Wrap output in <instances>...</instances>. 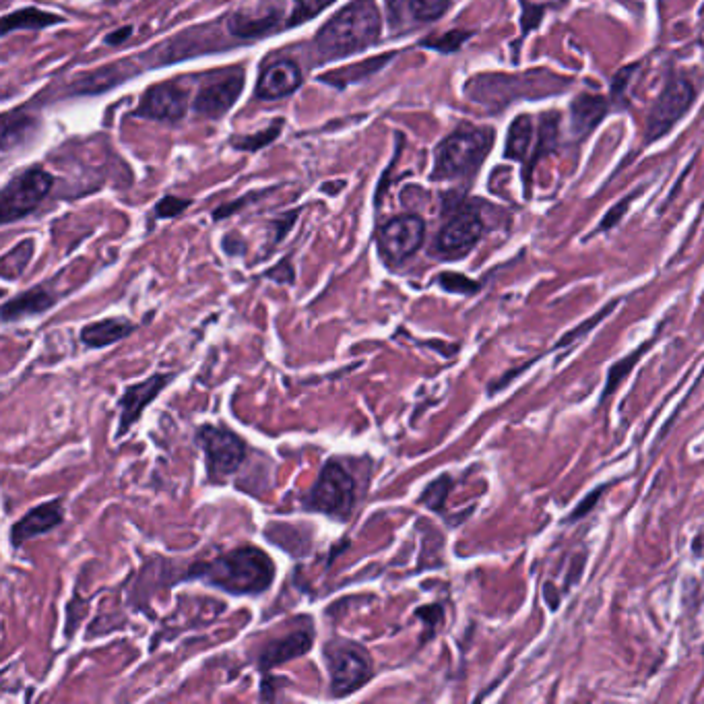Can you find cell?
<instances>
[{
    "mask_svg": "<svg viewBox=\"0 0 704 704\" xmlns=\"http://www.w3.org/2000/svg\"><path fill=\"white\" fill-rule=\"evenodd\" d=\"M302 85V69L294 60H275L256 81V95L261 100H279Z\"/></svg>",
    "mask_w": 704,
    "mask_h": 704,
    "instance_id": "16",
    "label": "cell"
},
{
    "mask_svg": "<svg viewBox=\"0 0 704 704\" xmlns=\"http://www.w3.org/2000/svg\"><path fill=\"white\" fill-rule=\"evenodd\" d=\"M599 494H601V488H599L597 492H593V494L589 496V500H583V502L579 504V508H576V510H574V515H572V519H579V517H583V515H585V512H589V510L593 508V502L597 500V496H599Z\"/></svg>",
    "mask_w": 704,
    "mask_h": 704,
    "instance_id": "37",
    "label": "cell"
},
{
    "mask_svg": "<svg viewBox=\"0 0 704 704\" xmlns=\"http://www.w3.org/2000/svg\"><path fill=\"white\" fill-rule=\"evenodd\" d=\"M451 0H409V11L418 21H436L444 15Z\"/></svg>",
    "mask_w": 704,
    "mask_h": 704,
    "instance_id": "26",
    "label": "cell"
},
{
    "mask_svg": "<svg viewBox=\"0 0 704 704\" xmlns=\"http://www.w3.org/2000/svg\"><path fill=\"white\" fill-rule=\"evenodd\" d=\"M448 490H451V477L442 475V477H438L436 482H432V484L424 490L420 502H424L430 510L440 512L442 506H444V502H446V498H448Z\"/></svg>",
    "mask_w": 704,
    "mask_h": 704,
    "instance_id": "27",
    "label": "cell"
},
{
    "mask_svg": "<svg viewBox=\"0 0 704 704\" xmlns=\"http://www.w3.org/2000/svg\"><path fill=\"white\" fill-rule=\"evenodd\" d=\"M186 579H199L230 595H261L275 581V562L271 556L254 546L236 548L209 562L192 566Z\"/></svg>",
    "mask_w": 704,
    "mask_h": 704,
    "instance_id": "1",
    "label": "cell"
},
{
    "mask_svg": "<svg viewBox=\"0 0 704 704\" xmlns=\"http://www.w3.org/2000/svg\"><path fill=\"white\" fill-rule=\"evenodd\" d=\"M471 34H467V31H451V34H444L440 38H430V40H424L422 46L426 48H434L438 52H444V54H451V52H457L465 40H469Z\"/></svg>",
    "mask_w": 704,
    "mask_h": 704,
    "instance_id": "29",
    "label": "cell"
},
{
    "mask_svg": "<svg viewBox=\"0 0 704 704\" xmlns=\"http://www.w3.org/2000/svg\"><path fill=\"white\" fill-rule=\"evenodd\" d=\"M531 139H533L531 116L521 114V116H517L515 120H512V124L508 128V139H506L504 155L508 159H515V162H521V159H525L527 153H529Z\"/></svg>",
    "mask_w": 704,
    "mask_h": 704,
    "instance_id": "21",
    "label": "cell"
},
{
    "mask_svg": "<svg viewBox=\"0 0 704 704\" xmlns=\"http://www.w3.org/2000/svg\"><path fill=\"white\" fill-rule=\"evenodd\" d=\"M269 279L277 281V283H292L294 281V269H292V263L290 261H283L279 263L275 269H271L267 273Z\"/></svg>",
    "mask_w": 704,
    "mask_h": 704,
    "instance_id": "34",
    "label": "cell"
},
{
    "mask_svg": "<svg viewBox=\"0 0 704 704\" xmlns=\"http://www.w3.org/2000/svg\"><path fill=\"white\" fill-rule=\"evenodd\" d=\"M176 372H159L153 374L151 378L131 384V387H126L124 395L118 401L120 407V420H118V430H116V438H122L128 430H131L145 411V407H149V403H153L159 393H162L168 384L176 378Z\"/></svg>",
    "mask_w": 704,
    "mask_h": 704,
    "instance_id": "11",
    "label": "cell"
},
{
    "mask_svg": "<svg viewBox=\"0 0 704 704\" xmlns=\"http://www.w3.org/2000/svg\"><path fill=\"white\" fill-rule=\"evenodd\" d=\"M62 23V17L44 13L40 9H21L3 19V36H9L15 29H44Z\"/></svg>",
    "mask_w": 704,
    "mask_h": 704,
    "instance_id": "22",
    "label": "cell"
},
{
    "mask_svg": "<svg viewBox=\"0 0 704 704\" xmlns=\"http://www.w3.org/2000/svg\"><path fill=\"white\" fill-rule=\"evenodd\" d=\"M628 205H630V199H626L622 205H618V207H614L610 213H607V219L601 223V228L603 230H607V228H612L614 226V223L618 221V215L622 217L624 215V211L628 209Z\"/></svg>",
    "mask_w": 704,
    "mask_h": 704,
    "instance_id": "35",
    "label": "cell"
},
{
    "mask_svg": "<svg viewBox=\"0 0 704 704\" xmlns=\"http://www.w3.org/2000/svg\"><path fill=\"white\" fill-rule=\"evenodd\" d=\"M131 34H133V27L126 25V27H122V29H118V31H112V34L106 38V42H108V44H122V42H126L128 38H131Z\"/></svg>",
    "mask_w": 704,
    "mask_h": 704,
    "instance_id": "36",
    "label": "cell"
},
{
    "mask_svg": "<svg viewBox=\"0 0 704 704\" xmlns=\"http://www.w3.org/2000/svg\"><path fill=\"white\" fill-rule=\"evenodd\" d=\"M197 444L205 455L211 482H223L234 475L246 459V442L226 426L205 424L197 430Z\"/></svg>",
    "mask_w": 704,
    "mask_h": 704,
    "instance_id": "6",
    "label": "cell"
},
{
    "mask_svg": "<svg viewBox=\"0 0 704 704\" xmlns=\"http://www.w3.org/2000/svg\"><path fill=\"white\" fill-rule=\"evenodd\" d=\"M605 112H607V102L601 98V95H593V93L576 95L570 106L572 135H576L579 139L587 137L601 122Z\"/></svg>",
    "mask_w": 704,
    "mask_h": 704,
    "instance_id": "19",
    "label": "cell"
},
{
    "mask_svg": "<svg viewBox=\"0 0 704 704\" xmlns=\"http://www.w3.org/2000/svg\"><path fill=\"white\" fill-rule=\"evenodd\" d=\"M186 104H188L186 89H182L176 83H157L149 91H145L135 114L151 120L176 122L184 116Z\"/></svg>",
    "mask_w": 704,
    "mask_h": 704,
    "instance_id": "14",
    "label": "cell"
},
{
    "mask_svg": "<svg viewBox=\"0 0 704 704\" xmlns=\"http://www.w3.org/2000/svg\"><path fill=\"white\" fill-rule=\"evenodd\" d=\"M312 640H314V636L310 630H294L281 638L269 640L259 655L261 671H269L277 665L304 657L312 649Z\"/></svg>",
    "mask_w": 704,
    "mask_h": 704,
    "instance_id": "17",
    "label": "cell"
},
{
    "mask_svg": "<svg viewBox=\"0 0 704 704\" xmlns=\"http://www.w3.org/2000/svg\"><path fill=\"white\" fill-rule=\"evenodd\" d=\"M62 521H64V508L60 498L42 502L40 506L25 512V515L11 527V533H9L11 546L21 548L25 541L56 529Z\"/></svg>",
    "mask_w": 704,
    "mask_h": 704,
    "instance_id": "15",
    "label": "cell"
},
{
    "mask_svg": "<svg viewBox=\"0 0 704 704\" xmlns=\"http://www.w3.org/2000/svg\"><path fill=\"white\" fill-rule=\"evenodd\" d=\"M614 306H616V304H610V306H607V308H605L603 312H599L597 316H593V318L589 320V323H583V327H579V329H576V331H572L570 335H566V337L562 339V345L570 343L572 339H576V337H579V335H581V333H585V331H591V329H593V327H595V325L599 323V320H601V318H605L607 314H610V312L614 310Z\"/></svg>",
    "mask_w": 704,
    "mask_h": 704,
    "instance_id": "33",
    "label": "cell"
},
{
    "mask_svg": "<svg viewBox=\"0 0 704 704\" xmlns=\"http://www.w3.org/2000/svg\"><path fill=\"white\" fill-rule=\"evenodd\" d=\"M190 207V201L186 199H176V197H166L157 203L155 207V215L157 217H176L182 211H186Z\"/></svg>",
    "mask_w": 704,
    "mask_h": 704,
    "instance_id": "32",
    "label": "cell"
},
{
    "mask_svg": "<svg viewBox=\"0 0 704 704\" xmlns=\"http://www.w3.org/2000/svg\"><path fill=\"white\" fill-rule=\"evenodd\" d=\"M335 0H296L290 17V25H300L323 13Z\"/></svg>",
    "mask_w": 704,
    "mask_h": 704,
    "instance_id": "28",
    "label": "cell"
},
{
    "mask_svg": "<svg viewBox=\"0 0 704 704\" xmlns=\"http://www.w3.org/2000/svg\"><path fill=\"white\" fill-rule=\"evenodd\" d=\"M438 283L444 287L446 292H457V294H473L477 292V283L467 279L461 273H442L438 277Z\"/></svg>",
    "mask_w": 704,
    "mask_h": 704,
    "instance_id": "31",
    "label": "cell"
},
{
    "mask_svg": "<svg viewBox=\"0 0 704 704\" xmlns=\"http://www.w3.org/2000/svg\"><path fill=\"white\" fill-rule=\"evenodd\" d=\"M281 128H283V118H275V120L265 128V131L256 133V135L236 137V139H232V145H234L238 151H259L261 147L273 143V141L281 135Z\"/></svg>",
    "mask_w": 704,
    "mask_h": 704,
    "instance_id": "25",
    "label": "cell"
},
{
    "mask_svg": "<svg viewBox=\"0 0 704 704\" xmlns=\"http://www.w3.org/2000/svg\"><path fill=\"white\" fill-rule=\"evenodd\" d=\"M133 331H135V323H131V320L126 318L95 320V323H89L87 327H83L81 343L91 349H102L126 339Z\"/></svg>",
    "mask_w": 704,
    "mask_h": 704,
    "instance_id": "20",
    "label": "cell"
},
{
    "mask_svg": "<svg viewBox=\"0 0 704 704\" xmlns=\"http://www.w3.org/2000/svg\"><path fill=\"white\" fill-rule=\"evenodd\" d=\"M52 176L40 168H29L15 176L0 195L3 223L17 221L34 211L52 188Z\"/></svg>",
    "mask_w": 704,
    "mask_h": 704,
    "instance_id": "7",
    "label": "cell"
},
{
    "mask_svg": "<svg viewBox=\"0 0 704 704\" xmlns=\"http://www.w3.org/2000/svg\"><path fill=\"white\" fill-rule=\"evenodd\" d=\"M694 87L684 77L671 79L647 118V141H657L674 128L694 102Z\"/></svg>",
    "mask_w": 704,
    "mask_h": 704,
    "instance_id": "9",
    "label": "cell"
},
{
    "mask_svg": "<svg viewBox=\"0 0 704 704\" xmlns=\"http://www.w3.org/2000/svg\"><path fill=\"white\" fill-rule=\"evenodd\" d=\"M494 145L492 128L479 126H461L457 131L446 137L438 149L434 159V178L438 180H455L473 174L484 164L490 149Z\"/></svg>",
    "mask_w": 704,
    "mask_h": 704,
    "instance_id": "3",
    "label": "cell"
},
{
    "mask_svg": "<svg viewBox=\"0 0 704 704\" xmlns=\"http://www.w3.org/2000/svg\"><path fill=\"white\" fill-rule=\"evenodd\" d=\"M283 0H244L230 17V34L236 38L265 36L279 27Z\"/></svg>",
    "mask_w": 704,
    "mask_h": 704,
    "instance_id": "10",
    "label": "cell"
},
{
    "mask_svg": "<svg viewBox=\"0 0 704 704\" xmlns=\"http://www.w3.org/2000/svg\"><path fill=\"white\" fill-rule=\"evenodd\" d=\"M426 238V223L418 215H401L382 226L378 248L389 265H403L418 252Z\"/></svg>",
    "mask_w": 704,
    "mask_h": 704,
    "instance_id": "8",
    "label": "cell"
},
{
    "mask_svg": "<svg viewBox=\"0 0 704 704\" xmlns=\"http://www.w3.org/2000/svg\"><path fill=\"white\" fill-rule=\"evenodd\" d=\"M244 89V73L242 69L223 71L207 83L195 100V112L207 118H221L238 102Z\"/></svg>",
    "mask_w": 704,
    "mask_h": 704,
    "instance_id": "12",
    "label": "cell"
},
{
    "mask_svg": "<svg viewBox=\"0 0 704 704\" xmlns=\"http://www.w3.org/2000/svg\"><path fill=\"white\" fill-rule=\"evenodd\" d=\"M31 256H34V240H23L17 244L13 250H9L3 256V263H0V273L5 279H17L23 275L27 269Z\"/></svg>",
    "mask_w": 704,
    "mask_h": 704,
    "instance_id": "24",
    "label": "cell"
},
{
    "mask_svg": "<svg viewBox=\"0 0 704 704\" xmlns=\"http://www.w3.org/2000/svg\"><path fill=\"white\" fill-rule=\"evenodd\" d=\"M393 58V54H387V56H376V58H370L362 64H354V67H349V69H343V71H335L331 75H323L320 79L323 81H331L335 83L337 87H345L347 83H356V81H362L370 75H374L376 71H380L384 64H387L389 60Z\"/></svg>",
    "mask_w": 704,
    "mask_h": 704,
    "instance_id": "23",
    "label": "cell"
},
{
    "mask_svg": "<svg viewBox=\"0 0 704 704\" xmlns=\"http://www.w3.org/2000/svg\"><path fill=\"white\" fill-rule=\"evenodd\" d=\"M302 502L308 510L343 523L356 506V479L339 461H329Z\"/></svg>",
    "mask_w": 704,
    "mask_h": 704,
    "instance_id": "4",
    "label": "cell"
},
{
    "mask_svg": "<svg viewBox=\"0 0 704 704\" xmlns=\"http://www.w3.org/2000/svg\"><path fill=\"white\" fill-rule=\"evenodd\" d=\"M380 29L382 21L374 0H354L320 27L316 52L323 60H335L368 50L380 40Z\"/></svg>",
    "mask_w": 704,
    "mask_h": 704,
    "instance_id": "2",
    "label": "cell"
},
{
    "mask_svg": "<svg viewBox=\"0 0 704 704\" xmlns=\"http://www.w3.org/2000/svg\"><path fill=\"white\" fill-rule=\"evenodd\" d=\"M484 234V223L475 213L465 211L455 215L446 226L440 230L434 250L442 259H461L465 256Z\"/></svg>",
    "mask_w": 704,
    "mask_h": 704,
    "instance_id": "13",
    "label": "cell"
},
{
    "mask_svg": "<svg viewBox=\"0 0 704 704\" xmlns=\"http://www.w3.org/2000/svg\"><path fill=\"white\" fill-rule=\"evenodd\" d=\"M58 296L54 294V290L50 285H36L31 287V290L15 296L13 300L5 302L3 306V320L9 323H17V320L29 318V316H38L44 314L46 310H50L56 304Z\"/></svg>",
    "mask_w": 704,
    "mask_h": 704,
    "instance_id": "18",
    "label": "cell"
},
{
    "mask_svg": "<svg viewBox=\"0 0 704 704\" xmlns=\"http://www.w3.org/2000/svg\"><path fill=\"white\" fill-rule=\"evenodd\" d=\"M647 349V345H643V347H640L638 351H634V354L632 356H628L624 362H620V364H616L612 370H610V378H607V387H605V397H610L614 391H616V387H618V382H622L624 378H626V374L630 372V368H632V364L634 362H638V356L640 354H643V351Z\"/></svg>",
    "mask_w": 704,
    "mask_h": 704,
    "instance_id": "30",
    "label": "cell"
},
{
    "mask_svg": "<svg viewBox=\"0 0 704 704\" xmlns=\"http://www.w3.org/2000/svg\"><path fill=\"white\" fill-rule=\"evenodd\" d=\"M329 684L333 698H345L364 688L372 678V659L354 640L335 638L325 645Z\"/></svg>",
    "mask_w": 704,
    "mask_h": 704,
    "instance_id": "5",
    "label": "cell"
}]
</instances>
